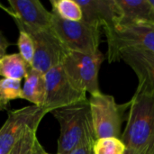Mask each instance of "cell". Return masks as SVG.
<instances>
[{
  "label": "cell",
  "instance_id": "cell-1",
  "mask_svg": "<svg viewBox=\"0 0 154 154\" xmlns=\"http://www.w3.org/2000/svg\"><path fill=\"white\" fill-rule=\"evenodd\" d=\"M121 140L127 149L154 154V96L138 87L130 100Z\"/></svg>",
  "mask_w": 154,
  "mask_h": 154
},
{
  "label": "cell",
  "instance_id": "cell-2",
  "mask_svg": "<svg viewBox=\"0 0 154 154\" xmlns=\"http://www.w3.org/2000/svg\"><path fill=\"white\" fill-rule=\"evenodd\" d=\"M60 125L58 154H69L81 145H94V131L88 99L51 112Z\"/></svg>",
  "mask_w": 154,
  "mask_h": 154
},
{
  "label": "cell",
  "instance_id": "cell-3",
  "mask_svg": "<svg viewBox=\"0 0 154 154\" xmlns=\"http://www.w3.org/2000/svg\"><path fill=\"white\" fill-rule=\"evenodd\" d=\"M88 101L96 138H121V128L124 121L127 119L125 112L129 110L130 101L117 104L113 96L101 91L91 95Z\"/></svg>",
  "mask_w": 154,
  "mask_h": 154
},
{
  "label": "cell",
  "instance_id": "cell-4",
  "mask_svg": "<svg viewBox=\"0 0 154 154\" xmlns=\"http://www.w3.org/2000/svg\"><path fill=\"white\" fill-rule=\"evenodd\" d=\"M107 40L109 62L119 60V54L125 49H139L154 54V24L116 25L105 30Z\"/></svg>",
  "mask_w": 154,
  "mask_h": 154
},
{
  "label": "cell",
  "instance_id": "cell-5",
  "mask_svg": "<svg viewBox=\"0 0 154 154\" xmlns=\"http://www.w3.org/2000/svg\"><path fill=\"white\" fill-rule=\"evenodd\" d=\"M51 30L70 51L97 54L99 51L100 28L85 22L68 21L52 13Z\"/></svg>",
  "mask_w": 154,
  "mask_h": 154
},
{
  "label": "cell",
  "instance_id": "cell-6",
  "mask_svg": "<svg viewBox=\"0 0 154 154\" xmlns=\"http://www.w3.org/2000/svg\"><path fill=\"white\" fill-rule=\"evenodd\" d=\"M105 55L84 54L70 51L62 63V67L71 82L80 90L95 95L100 92L98 74Z\"/></svg>",
  "mask_w": 154,
  "mask_h": 154
},
{
  "label": "cell",
  "instance_id": "cell-7",
  "mask_svg": "<svg viewBox=\"0 0 154 154\" xmlns=\"http://www.w3.org/2000/svg\"><path fill=\"white\" fill-rule=\"evenodd\" d=\"M44 75L46 97L42 107L47 113L88 100L87 93L71 82L62 65L50 69Z\"/></svg>",
  "mask_w": 154,
  "mask_h": 154
},
{
  "label": "cell",
  "instance_id": "cell-8",
  "mask_svg": "<svg viewBox=\"0 0 154 154\" xmlns=\"http://www.w3.org/2000/svg\"><path fill=\"white\" fill-rule=\"evenodd\" d=\"M28 34L32 37L34 45V56L31 67L43 74L62 65L70 52L51 28Z\"/></svg>",
  "mask_w": 154,
  "mask_h": 154
},
{
  "label": "cell",
  "instance_id": "cell-9",
  "mask_svg": "<svg viewBox=\"0 0 154 154\" xmlns=\"http://www.w3.org/2000/svg\"><path fill=\"white\" fill-rule=\"evenodd\" d=\"M46 114L43 107L34 105L9 111L6 121L0 128V154L10 153L24 127L32 123L41 122Z\"/></svg>",
  "mask_w": 154,
  "mask_h": 154
},
{
  "label": "cell",
  "instance_id": "cell-10",
  "mask_svg": "<svg viewBox=\"0 0 154 154\" xmlns=\"http://www.w3.org/2000/svg\"><path fill=\"white\" fill-rule=\"evenodd\" d=\"M8 3L19 31L31 33L51 28L52 13L39 0H9Z\"/></svg>",
  "mask_w": 154,
  "mask_h": 154
},
{
  "label": "cell",
  "instance_id": "cell-11",
  "mask_svg": "<svg viewBox=\"0 0 154 154\" xmlns=\"http://www.w3.org/2000/svg\"><path fill=\"white\" fill-rule=\"evenodd\" d=\"M82 10V21L103 27L114 28L119 23L120 11L116 0H77Z\"/></svg>",
  "mask_w": 154,
  "mask_h": 154
},
{
  "label": "cell",
  "instance_id": "cell-12",
  "mask_svg": "<svg viewBox=\"0 0 154 154\" xmlns=\"http://www.w3.org/2000/svg\"><path fill=\"white\" fill-rule=\"evenodd\" d=\"M136 74L138 88L154 96V54L139 49H125L119 54Z\"/></svg>",
  "mask_w": 154,
  "mask_h": 154
},
{
  "label": "cell",
  "instance_id": "cell-13",
  "mask_svg": "<svg viewBox=\"0 0 154 154\" xmlns=\"http://www.w3.org/2000/svg\"><path fill=\"white\" fill-rule=\"evenodd\" d=\"M120 11L117 25L154 24V8L150 0H116Z\"/></svg>",
  "mask_w": 154,
  "mask_h": 154
},
{
  "label": "cell",
  "instance_id": "cell-14",
  "mask_svg": "<svg viewBox=\"0 0 154 154\" xmlns=\"http://www.w3.org/2000/svg\"><path fill=\"white\" fill-rule=\"evenodd\" d=\"M45 75L30 67L22 88V99H25L34 106L42 107L45 102Z\"/></svg>",
  "mask_w": 154,
  "mask_h": 154
},
{
  "label": "cell",
  "instance_id": "cell-15",
  "mask_svg": "<svg viewBox=\"0 0 154 154\" xmlns=\"http://www.w3.org/2000/svg\"><path fill=\"white\" fill-rule=\"evenodd\" d=\"M30 67L19 53L6 54L0 59V75L4 79L22 80Z\"/></svg>",
  "mask_w": 154,
  "mask_h": 154
},
{
  "label": "cell",
  "instance_id": "cell-16",
  "mask_svg": "<svg viewBox=\"0 0 154 154\" xmlns=\"http://www.w3.org/2000/svg\"><path fill=\"white\" fill-rule=\"evenodd\" d=\"M41 122H34L26 125L9 154H33L38 142L36 132Z\"/></svg>",
  "mask_w": 154,
  "mask_h": 154
},
{
  "label": "cell",
  "instance_id": "cell-17",
  "mask_svg": "<svg viewBox=\"0 0 154 154\" xmlns=\"http://www.w3.org/2000/svg\"><path fill=\"white\" fill-rule=\"evenodd\" d=\"M52 11L60 18L79 22L82 20V10L77 0H51Z\"/></svg>",
  "mask_w": 154,
  "mask_h": 154
},
{
  "label": "cell",
  "instance_id": "cell-18",
  "mask_svg": "<svg viewBox=\"0 0 154 154\" xmlns=\"http://www.w3.org/2000/svg\"><path fill=\"white\" fill-rule=\"evenodd\" d=\"M92 150L93 154H125L127 148L121 138L107 137L97 139Z\"/></svg>",
  "mask_w": 154,
  "mask_h": 154
},
{
  "label": "cell",
  "instance_id": "cell-19",
  "mask_svg": "<svg viewBox=\"0 0 154 154\" xmlns=\"http://www.w3.org/2000/svg\"><path fill=\"white\" fill-rule=\"evenodd\" d=\"M21 80L2 79H0V98L5 102L22 98Z\"/></svg>",
  "mask_w": 154,
  "mask_h": 154
},
{
  "label": "cell",
  "instance_id": "cell-20",
  "mask_svg": "<svg viewBox=\"0 0 154 154\" xmlns=\"http://www.w3.org/2000/svg\"><path fill=\"white\" fill-rule=\"evenodd\" d=\"M17 46L19 49V54L29 66H32L34 56V45L32 37L25 32L19 31Z\"/></svg>",
  "mask_w": 154,
  "mask_h": 154
},
{
  "label": "cell",
  "instance_id": "cell-21",
  "mask_svg": "<svg viewBox=\"0 0 154 154\" xmlns=\"http://www.w3.org/2000/svg\"><path fill=\"white\" fill-rule=\"evenodd\" d=\"M93 145H81L69 154H93Z\"/></svg>",
  "mask_w": 154,
  "mask_h": 154
},
{
  "label": "cell",
  "instance_id": "cell-22",
  "mask_svg": "<svg viewBox=\"0 0 154 154\" xmlns=\"http://www.w3.org/2000/svg\"><path fill=\"white\" fill-rule=\"evenodd\" d=\"M9 45L10 43L8 42V41L0 32V59L6 55V50Z\"/></svg>",
  "mask_w": 154,
  "mask_h": 154
},
{
  "label": "cell",
  "instance_id": "cell-23",
  "mask_svg": "<svg viewBox=\"0 0 154 154\" xmlns=\"http://www.w3.org/2000/svg\"><path fill=\"white\" fill-rule=\"evenodd\" d=\"M46 152L43 149V147L41 145V143H39V141L36 143L35 144V148H34V152H33V154H44Z\"/></svg>",
  "mask_w": 154,
  "mask_h": 154
},
{
  "label": "cell",
  "instance_id": "cell-24",
  "mask_svg": "<svg viewBox=\"0 0 154 154\" xmlns=\"http://www.w3.org/2000/svg\"><path fill=\"white\" fill-rule=\"evenodd\" d=\"M7 106H8V102H5L4 100H2L0 98V111H4L7 109Z\"/></svg>",
  "mask_w": 154,
  "mask_h": 154
},
{
  "label": "cell",
  "instance_id": "cell-25",
  "mask_svg": "<svg viewBox=\"0 0 154 154\" xmlns=\"http://www.w3.org/2000/svg\"><path fill=\"white\" fill-rule=\"evenodd\" d=\"M125 154H147L145 152H137V151H134V150H130V149H127Z\"/></svg>",
  "mask_w": 154,
  "mask_h": 154
},
{
  "label": "cell",
  "instance_id": "cell-26",
  "mask_svg": "<svg viewBox=\"0 0 154 154\" xmlns=\"http://www.w3.org/2000/svg\"><path fill=\"white\" fill-rule=\"evenodd\" d=\"M151 1V4H152V5L153 6V8H154V0H150Z\"/></svg>",
  "mask_w": 154,
  "mask_h": 154
},
{
  "label": "cell",
  "instance_id": "cell-27",
  "mask_svg": "<svg viewBox=\"0 0 154 154\" xmlns=\"http://www.w3.org/2000/svg\"><path fill=\"white\" fill-rule=\"evenodd\" d=\"M44 154H50V153H47V152H45V153H44ZM57 154H58V153H57Z\"/></svg>",
  "mask_w": 154,
  "mask_h": 154
}]
</instances>
